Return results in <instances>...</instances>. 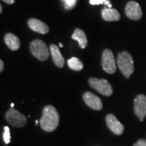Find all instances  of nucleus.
<instances>
[{"label":"nucleus","instance_id":"f257e3e1","mask_svg":"<svg viewBox=\"0 0 146 146\" xmlns=\"http://www.w3.org/2000/svg\"><path fill=\"white\" fill-rule=\"evenodd\" d=\"M60 116L56 109L52 105L44 107L40 119L41 129L46 132H52L59 125Z\"/></svg>","mask_w":146,"mask_h":146},{"label":"nucleus","instance_id":"f03ea898","mask_svg":"<svg viewBox=\"0 0 146 146\" xmlns=\"http://www.w3.org/2000/svg\"><path fill=\"white\" fill-rule=\"evenodd\" d=\"M117 64L120 72L129 78L134 72V62L131 55L127 52H120L118 55Z\"/></svg>","mask_w":146,"mask_h":146},{"label":"nucleus","instance_id":"7ed1b4c3","mask_svg":"<svg viewBox=\"0 0 146 146\" xmlns=\"http://www.w3.org/2000/svg\"><path fill=\"white\" fill-rule=\"evenodd\" d=\"M30 50L33 56L41 61H45L48 59L49 50L47 45L42 40L35 39L30 45Z\"/></svg>","mask_w":146,"mask_h":146},{"label":"nucleus","instance_id":"20e7f679","mask_svg":"<svg viewBox=\"0 0 146 146\" xmlns=\"http://www.w3.org/2000/svg\"><path fill=\"white\" fill-rule=\"evenodd\" d=\"M89 84L95 90L105 96H110L113 93L112 87L106 79H98L96 78H90Z\"/></svg>","mask_w":146,"mask_h":146},{"label":"nucleus","instance_id":"39448f33","mask_svg":"<svg viewBox=\"0 0 146 146\" xmlns=\"http://www.w3.org/2000/svg\"><path fill=\"white\" fill-rule=\"evenodd\" d=\"M102 66L104 70L108 74H113L116 69L114 54L109 49H106L102 53Z\"/></svg>","mask_w":146,"mask_h":146},{"label":"nucleus","instance_id":"423d86ee","mask_svg":"<svg viewBox=\"0 0 146 146\" xmlns=\"http://www.w3.org/2000/svg\"><path fill=\"white\" fill-rule=\"evenodd\" d=\"M6 120L10 125L16 127H23L27 124V118L16 110L11 108L5 115Z\"/></svg>","mask_w":146,"mask_h":146},{"label":"nucleus","instance_id":"0eeeda50","mask_svg":"<svg viewBox=\"0 0 146 146\" xmlns=\"http://www.w3.org/2000/svg\"><path fill=\"white\" fill-rule=\"evenodd\" d=\"M134 110L136 116L141 121H143L146 116V96L139 94L135 98Z\"/></svg>","mask_w":146,"mask_h":146},{"label":"nucleus","instance_id":"6e6552de","mask_svg":"<svg viewBox=\"0 0 146 146\" xmlns=\"http://www.w3.org/2000/svg\"><path fill=\"white\" fill-rule=\"evenodd\" d=\"M125 14L126 16L131 20H134V21L139 20L142 17L141 6L136 1H129L126 5Z\"/></svg>","mask_w":146,"mask_h":146},{"label":"nucleus","instance_id":"1a4fd4ad","mask_svg":"<svg viewBox=\"0 0 146 146\" xmlns=\"http://www.w3.org/2000/svg\"><path fill=\"white\" fill-rule=\"evenodd\" d=\"M106 123L110 130L115 135H120L124 132V126L121 123L118 121L117 118L114 114H110L106 118Z\"/></svg>","mask_w":146,"mask_h":146},{"label":"nucleus","instance_id":"9d476101","mask_svg":"<svg viewBox=\"0 0 146 146\" xmlns=\"http://www.w3.org/2000/svg\"><path fill=\"white\" fill-rule=\"evenodd\" d=\"M83 100L89 108L95 110H100L103 106L102 100L99 97L89 91L83 94Z\"/></svg>","mask_w":146,"mask_h":146},{"label":"nucleus","instance_id":"9b49d317","mask_svg":"<svg viewBox=\"0 0 146 146\" xmlns=\"http://www.w3.org/2000/svg\"><path fill=\"white\" fill-rule=\"evenodd\" d=\"M29 28L35 32L39 33L41 34H47L49 32V27L46 24L36 19V18H31L28 21Z\"/></svg>","mask_w":146,"mask_h":146},{"label":"nucleus","instance_id":"f8f14e48","mask_svg":"<svg viewBox=\"0 0 146 146\" xmlns=\"http://www.w3.org/2000/svg\"><path fill=\"white\" fill-rule=\"evenodd\" d=\"M50 50L55 64L59 68H62L64 65L65 60L64 59L62 55L60 53L58 47L54 44H52L50 45Z\"/></svg>","mask_w":146,"mask_h":146},{"label":"nucleus","instance_id":"ddd939ff","mask_svg":"<svg viewBox=\"0 0 146 146\" xmlns=\"http://www.w3.org/2000/svg\"><path fill=\"white\" fill-rule=\"evenodd\" d=\"M102 17L105 21H118L120 19V14L116 9L104 8L102 11Z\"/></svg>","mask_w":146,"mask_h":146},{"label":"nucleus","instance_id":"4468645a","mask_svg":"<svg viewBox=\"0 0 146 146\" xmlns=\"http://www.w3.org/2000/svg\"><path fill=\"white\" fill-rule=\"evenodd\" d=\"M4 41L8 48L11 50L16 51L19 49L21 46V42L15 35L12 33H8L5 35Z\"/></svg>","mask_w":146,"mask_h":146},{"label":"nucleus","instance_id":"2eb2a0df","mask_svg":"<svg viewBox=\"0 0 146 146\" xmlns=\"http://www.w3.org/2000/svg\"><path fill=\"white\" fill-rule=\"evenodd\" d=\"M72 38L78 41V45L82 49H85L87 45V38L86 34L81 29H76L73 33Z\"/></svg>","mask_w":146,"mask_h":146},{"label":"nucleus","instance_id":"dca6fc26","mask_svg":"<svg viewBox=\"0 0 146 146\" xmlns=\"http://www.w3.org/2000/svg\"><path fill=\"white\" fill-rule=\"evenodd\" d=\"M69 68L73 70L80 71L83 68V64L78 58L72 57L68 60Z\"/></svg>","mask_w":146,"mask_h":146},{"label":"nucleus","instance_id":"f3484780","mask_svg":"<svg viewBox=\"0 0 146 146\" xmlns=\"http://www.w3.org/2000/svg\"><path fill=\"white\" fill-rule=\"evenodd\" d=\"M4 129V131H3V141H4L5 144H8L10 143V138H11V135H10V128H9L8 126H5L3 128Z\"/></svg>","mask_w":146,"mask_h":146},{"label":"nucleus","instance_id":"a211bd4d","mask_svg":"<svg viewBox=\"0 0 146 146\" xmlns=\"http://www.w3.org/2000/svg\"><path fill=\"white\" fill-rule=\"evenodd\" d=\"M89 2L91 5H100L102 3H104L108 5L109 8H112V5L109 0H89Z\"/></svg>","mask_w":146,"mask_h":146},{"label":"nucleus","instance_id":"6ab92c4d","mask_svg":"<svg viewBox=\"0 0 146 146\" xmlns=\"http://www.w3.org/2000/svg\"><path fill=\"white\" fill-rule=\"evenodd\" d=\"M77 2V0H65L64 1V6L66 10H71L75 7Z\"/></svg>","mask_w":146,"mask_h":146},{"label":"nucleus","instance_id":"aec40b11","mask_svg":"<svg viewBox=\"0 0 146 146\" xmlns=\"http://www.w3.org/2000/svg\"><path fill=\"white\" fill-rule=\"evenodd\" d=\"M133 146H146V140L140 139L133 145Z\"/></svg>","mask_w":146,"mask_h":146},{"label":"nucleus","instance_id":"412c9836","mask_svg":"<svg viewBox=\"0 0 146 146\" xmlns=\"http://www.w3.org/2000/svg\"><path fill=\"white\" fill-rule=\"evenodd\" d=\"M2 1H4L5 3H8V4H10V5L14 4V2H15V0H2Z\"/></svg>","mask_w":146,"mask_h":146},{"label":"nucleus","instance_id":"4be33fe9","mask_svg":"<svg viewBox=\"0 0 146 146\" xmlns=\"http://www.w3.org/2000/svg\"><path fill=\"white\" fill-rule=\"evenodd\" d=\"M3 68H4V64H3V62L2 60H0V72H2L3 70Z\"/></svg>","mask_w":146,"mask_h":146},{"label":"nucleus","instance_id":"5701e85b","mask_svg":"<svg viewBox=\"0 0 146 146\" xmlns=\"http://www.w3.org/2000/svg\"><path fill=\"white\" fill-rule=\"evenodd\" d=\"M2 10H3V8H2V5H0V13H1L2 12Z\"/></svg>","mask_w":146,"mask_h":146},{"label":"nucleus","instance_id":"b1692460","mask_svg":"<svg viewBox=\"0 0 146 146\" xmlns=\"http://www.w3.org/2000/svg\"><path fill=\"white\" fill-rule=\"evenodd\" d=\"M59 45H60V47H63V45L61 43H59Z\"/></svg>","mask_w":146,"mask_h":146},{"label":"nucleus","instance_id":"393cba45","mask_svg":"<svg viewBox=\"0 0 146 146\" xmlns=\"http://www.w3.org/2000/svg\"><path fill=\"white\" fill-rule=\"evenodd\" d=\"M14 106V104H13V103L11 104V108H13Z\"/></svg>","mask_w":146,"mask_h":146},{"label":"nucleus","instance_id":"a878e982","mask_svg":"<svg viewBox=\"0 0 146 146\" xmlns=\"http://www.w3.org/2000/svg\"><path fill=\"white\" fill-rule=\"evenodd\" d=\"M38 123H39V121H38V120H36V125H37Z\"/></svg>","mask_w":146,"mask_h":146},{"label":"nucleus","instance_id":"bb28decb","mask_svg":"<svg viewBox=\"0 0 146 146\" xmlns=\"http://www.w3.org/2000/svg\"><path fill=\"white\" fill-rule=\"evenodd\" d=\"M61 1H63V2H64L65 0H61Z\"/></svg>","mask_w":146,"mask_h":146}]
</instances>
